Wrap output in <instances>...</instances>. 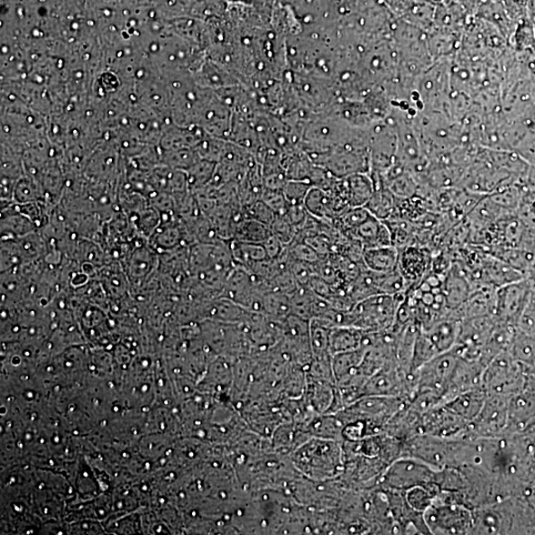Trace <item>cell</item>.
I'll list each match as a JSON object with an SVG mask.
<instances>
[{
  "label": "cell",
  "mask_w": 535,
  "mask_h": 535,
  "mask_svg": "<svg viewBox=\"0 0 535 535\" xmlns=\"http://www.w3.org/2000/svg\"><path fill=\"white\" fill-rule=\"evenodd\" d=\"M362 263L366 269L379 274L396 271L399 266V248L393 245L365 248Z\"/></svg>",
  "instance_id": "8fae6325"
},
{
  "label": "cell",
  "mask_w": 535,
  "mask_h": 535,
  "mask_svg": "<svg viewBox=\"0 0 535 535\" xmlns=\"http://www.w3.org/2000/svg\"><path fill=\"white\" fill-rule=\"evenodd\" d=\"M510 398L487 393L479 416L471 422V439L503 436L508 426Z\"/></svg>",
  "instance_id": "52a82bcc"
},
{
  "label": "cell",
  "mask_w": 535,
  "mask_h": 535,
  "mask_svg": "<svg viewBox=\"0 0 535 535\" xmlns=\"http://www.w3.org/2000/svg\"><path fill=\"white\" fill-rule=\"evenodd\" d=\"M406 292L396 296L379 294L363 300L348 310V327L364 332L387 330L396 321L400 302Z\"/></svg>",
  "instance_id": "7a4b0ae2"
},
{
  "label": "cell",
  "mask_w": 535,
  "mask_h": 535,
  "mask_svg": "<svg viewBox=\"0 0 535 535\" xmlns=\"http://www.w3.org/2000/svg\"><path fill=\"white\" fill-rule=\"evenodd\" d=\"M364 331L352 327H337L330 330L329 352L331 356L338 353L356 350L362 347Z\"/></svg>",
  "instance_id": "9a60e30c"
},
{
  "label": "cell",
  "mask_w": 535,
  "mask_h": 535,
  "mask_svg": "<svg viewBox=\"0 0 535 535\" xmlns=\"http://www.w3.org/2000/svg\"><path fill=\"white\" fill-rule=\"evenodd\" d=\"M265 248L267 257L270 260H276L284 254L287 246L281 244V242L274 235H271L263 244Z\"/></svg>",
  "instance_id": "1f68e13d"
},
{
  "label": "cell",
  "mask_w": 535,
  "mask_h": 535,
  "mask_svg": "<svg viewBox=\"0 0 535 535\" xmlns=\"http://www.w3.org/2000/svg\"><path fill=\"white\" fill-rule=\"evenodd\" d=\"M461 321L456 318H447L441 319L425 330L427 336L436 347L438 355L450 351L457 346Z\"/></svg>",
  "instance_id": "7c38bea8"
},
{
  "label": "cell",
  "mask_w": 535,
  "mask_h": 535,
  "mask_svg": "<svg viewBox=\"0 0 535 535\" xmlns=\"http://www.w3.org/2000/svg\"><path fill=\"white\" fill-rule=\"evenodd\" d=\"M486 399V390L477 388L460 393L444 405L464 420L472 422L479 416Z\"/></svg>",
  "instance_id": "4fadbf2b"
},
{
  "label": "cell",
  "mask_w": 535,
  "mask_h": 535,
  "mask_svg": "<svg viewBox=\"0 0 535 535\" xmlns=\"http://www.w3.org/2000/svg\"><path fill=\"white\" fill-rule=\"evenodd\" d=\"M270 228L272 235L285 246H290L298 235V228L285 216H277Z\"/></svg>",
  "instance_id": "44dd1931"
},
{
  "label": "cell",
  "mask_w": 535,
  "mask_h": 535,
  "mask_svg": "<svg viewBox=\"0 0 535 535\" xmlns=\"http://www.w3.org/2000/svg\"><path fill=\"white\" fill-rule=\"evenodd\" d=\"M245 217L252 218L271 226L277 215L272 211L263 200H256L255 203L244 208Z\"/></svg>",
  "instance_id": "d4e9b609"
},
{
  "label": "cell",
  "mask_w": 535,
  "mask_h": 535,
  "mask_svg": "<svg viewBox=\"0 0 535 535\" xmlns=\"http://www.w3.org/2000/svg\"><path fill=\"white\" fill-rule=\"evenodd\" d=\"M309 180H288L282 194H284L288 205L305 204L306 198L311 189Z\"/></svg>",
  "instance_id": "7402d4cb"
},
{
  "label": "cell",
  "mask_w": 535,
  "mask_h": 535,
  "mask_svg": "<svg viewBox=\"0 0 535 535\" xmlns=\"http://www.w3.org/2000/svg\"><path fill=\"white\" fill-rule=\"evenodd\" d=\"M290 270L300 287H309L311 279L316 276L314 265L302 263V262L292 259L291 261Z\"/></svg>",
  "instance_id": "f1b7e54d"
},
{
  "label": "cell",
  "mask_w": 535,
  "mask_h": 535,
  "mask_svg": "<svg viewBox=\"0 0 535 535\" xmlns=\"http://www.w3.org/2000/svg\"><path fill=\"white\" fill-rule=\"evenodd\" d=\"M531 282L524 278L497 290L496 318L517 327V323L533 294Z\"/></svg>",
  "instance_id": "ba28073f"
},
{
  "label": "cell",
  "mask_w": 535,
  "mask_h": 535,
  "mask_svg": "<svg viewBox=\"0 0 535 535\" xmlns=\"http://www.w3.org/2000/svg\"><path fill=\"white\" fill-rule=\"evenodd\" d=\"M511 355L527 372L535 370V338L517 329L510 346Z\"/></svg>",
  "instance_id": "e0dca14e"
},
{
  "label": "cell",
  "mask_w": 535,
  "mask_h": 535,
  "mask_svg": "<svg viewBox=\"0 0 535 535\" xmlns=\"http://www.w3.org/2000/svg\"><path fill=\"white\" fill-rule=\"evenodd\" d=\"M534 295H535V289L533 290Z\"/></svg>",
  "instance_id": "e575fe53"
},
{
  "label": "cell",
  "mask_w": 535,
  "mask_h": 535,
  "mask_svg": "<svg viewBox=\"0 0 535 535\" xmlns=\"http://www.w3.org/2000/svg\"><path fill=\"white\" fill-rule=\"evenodd\" d=\"M432 255L427 246L409 244L399 248L398 269L410 288L420 284L431 268Z\"/></svg>",
  "instance_id": "9c48e42d"
},
{
  "label": "cell",
  "mask_w": 535,
  "mask_h": 535,
  "mask_svg": "<svg viewBox=\"0 0 535 535\" xmlns=\"http://www.w3.org/2000/svg\"><path fill=\"white\" fill-rule=\"evenodd\" d=\"M291 314V299L285 292L271 291L264 295V317L282 323Z\"/></svg>",
  "instance_id": "d6986e66"
},
{
  "label": "cell",
  "mask_w": 535,
  "mask_h": 535,
  "mask_svg": "<svg viewBox=\"0 0 535 535\" xmlns=\"http://www.w3.org/2000/svg\"><path fill=\"white\" fill-rule=\"evenodd\" d=\"M517 329L524 335L535 338V295L534 292L524 308L522 314L517 323Z\"/></svg>",
  "instance_id": "4316f807"
},
{
  "label": "cell",
  "mask_w": 535,
  "mask_h": 535,
  "mask_svg": "<svg viewBox=\"0 0 535 535\" xmlns=\"http://www.w3.org/2000/svg\"><path fill=\"white\" fill-rule=\"evenodd\" d=\"M507 13L513 23L530 18L534 0H504Z\"/></svg>",
  "instance_id": "484cf974"
},
{
  "label": "cell",
  "mask_w": 535,
  "mask_h": 535,
  "mask_svg": "<svg viewBox=\"0 0 535 535\" xmlns=\"http://www.w3.org/2000/svg\"><path fill=\"white\" fill-rule=\"evenodd\" d=\"M285 217L294 225L298 230L304 226L309 217L305 204L288 205Z\"/></svg>",
  "instance_id": "4dcf8cb0"
},
{
  "label": "cell",
  "mask_w": 535,
  "mask_h": 535,
  "mask_svg": "<svg viewBox=\"0 0 535 535\" xmlns=\"http://www.w3.org/2000/svg\"><path fill=\"white\" fill-rule=\"evenodd\" d=\"M365 208L372 216L385 221L395 211L396 197L391 193L387 187H381L375 189L374 194H373Z\"/></svg>",
  "instance_id": "ac0fdd59"
},
{
  "label": "cell",
  "mask_w": 535,
  "mask_h": 535,
  "mask_svg": "<svg viewBox=\"0 0 535 535\" xmlns=\"http://www.w3.org/2000/svg\"><path fill=\"white\" fill-rule=\"evenodd\" d=\"M347 236L357 239L364 249L392 245L391 232L386 222L372 215Z\"/></svg>",
  "instance_id": "30bf717a"
},
{
  "label": "cell",
  "mask_w": 535,
  "mask_h": 535,
  "mask_svg": "<svg viewBox=\"0 0 535 535\" xmlns=\"http://www.w3.org/2000/svg\"><path fill=\"white\" fill-rule=\"evenodd\" d=\"M440 470L411 457H401L393 461L383 472L378 484L391 492L406 493L415 487H438Z\"/></svg>",
  "instance_id": "3957f363"
},
{
  "label": "cell",
  "mask_w": 535,
  "mask_h": 535,
  "mask_svg": "<svg viewBox=\"0 0 535 535\" xmlns=\"http://www.w3.org/2000/svg\"><path fill=\"white\" fill-rule=\"evenodd\" d=\"M460 357L453 348L434 357L416 373L417 392H429L440 398L442 405L444 397L450 385L454 371Z\"/></svg>",
  "instance_id": "5b68a950"
},
{
  "label": "cell",
  "mask_w": 535,
  "mask_h": 535,
  "mask_svg": "<svg viewBox=\"0 0 535 535\" xmlns=\"http://www.w3.org/2000/svg\"><path fill=\"white\" fill-rule=\"evenodd\" d=\"M271 235L270 226L244 217L236 224L234 239L248 244H263Z\"/></svg>",
  "instance_id": "2e32d148"
},
{
  "label": "cell",
  "mask_w": 535,
  "mask_h": 535,
  "mask_svg": "<svg viewBox=\"0 0 535 535\" xmlns=\"http://www.w3.org/2000/svg\"><path fill=\"white\" fill-rule=\"evenodd\" d=\"M420 434L444 439L471 438V422L440 405L422 413Z\"/></svg>",
  "instance_id": "8992f818"
},
{
  "label": "cell",
  "mask_w": 535,
  "mask_h": 535,
  "mask_svg": "<svg viewBox=\"0 0 535 535\" xmlns=\"http://www.w3.org/2000/svg\"><path fill=\"white\" fill-rule=\"evenodd\" d=\"M423 517L430 534H472L473 510L454 499L451 493L440 492Z\"/></svg>",
  "instance_id": "6da1fadb"
},
{
  "label": "cell",
  "mask_w": 535,
  "mask_h": 535,
  "mask_svg": "<svg viewBox=\"0 0 535 535\" xmlns=\"http://www.w3.org/2000/svg\"><path fill=\"white\" fill-rule=\"evenodd\" d=\"M214 164L206 161V163L193 166L194 173L191 175L190 184L195 187H200L207 183V181L213 177Z\"/></svg>",
  "instance_id": "f546056e"
},
{
  "label": "cell",
  "mask_w": 535,
  "mask_h": 535,
  "mask_svg": "<svg viewBox=\"0 0 535 535\" xmlns=\"http://www.w3.org/2000/svg\"><path fill=\"white\" fill-rule=\"evenodd\" d=\"M261 200L272 210L277 216H285L288 208V201L282 194V190H272L265 189L261 196Z\"/></svg>",
  "instance_id": "83f0119b"
},
{
  "label": "cell",
  "mask_w": 535,
  "mask_h": 535,
  "mask_svg": "<svg viewBox=\"0 0 535 535\" xmlns=\"http://www.w3.org/2000/svg\"><path fill=\"white\" fill-rule=\"evenodd\" d=\"M526 371L510 350H504L484 368L483 388L487 393L512 398L521 392L526 383Z\"/></svg>",
  "instance_id": "277c9868"
},
{
  "label": "cell",
  "mask_w": 535,
  "mask_h": 535,
  "mask_svg": "<svg viewBox=\"0 0 535 535\" xmlns=\"http://www.w3.org/2000/svg\"><path fill=\"white\" fill-rule=\"evenodd\" d=\"M517 216L524 225L535 227V189L527 187L524 190Z\"/></svg>",
  "instance_id": "cb8c5ba5"
},
{
  "label": "cell",
  "mask_w": 535,
  "mask_h": 535,
  "mask_svg": "<svg viewBox=\"0 0 535 535\" xmlns=\"http://www.w3.org/2000/svg\"><path fill=\"white\" fill-rule=\"evenodd\" d=\"M289 254L292 260L302 262L309 265H316L321 260L318 252L304 241H294L288 246Z\"/></svg>",
  "instance_id": "603a6c76"
},
{
  "label": "cell",
  "mask_w": 535,
  "mask_h": 535,
  "mask_svg": "<svg viewBox=\"0 0 535 535\" xmlns=\"http://www.w3.org/2000/svg\"><path fill=\"white\" fill-rule=\"evenodd\" d=\"M527 279L531 282L533 289H535V258L528 272Z\"/></svg>",
  "instance_id": "836d02e7"
},
{
  "label": "cell",
  "mask_w": 535,
  "mask_h": 535,
  "mask_svg": "<svg viewBox=\"0 0 535 535\" xmlns=\"http://www.w3.org/2000/svg\"><path fill=\"white\" fill-rule=\"evenodd\" d=\"M528 187L535 189V164L530 165L527 177Z\"/></svg>",
  "instance_id": "d6a6232c"
},
{
  "label": "cell",
  "mask_w": 535,
  "mask_h": 535,
  "mask_svg": "<svg viewBox=\"0 0 535 535\" xmlns=\"http://www.w3.org/2000/svg\"><path fill=\"white\" fill-rule=\"evenodd\" d=\"M342 180L350 208L365 207L375 191L371 176L355 174Z\"/></svg>",
  "instance_id": "5bb4252c"
},
{
  "label": "cell",
  "mask_w": 535,
  "mask_h": 535,
  "mask_svg": "<svg viewBox=\"0 0 535 535\" xmlns=\"http://www.w3.org/2000/svg\"><path fill=\"white\" fill-rule=\"evenodd\" d=\"M440 492L438 487H415L403 493V494H405L408 503L413 510L425 513L434 501L437 500Z\"/></svg>",
  "instance_id": "ffe728a7"
}]
</instances>
